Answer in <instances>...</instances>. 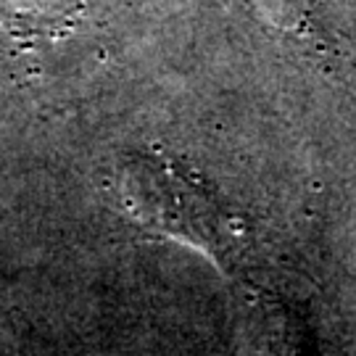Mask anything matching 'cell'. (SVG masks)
Wrapping results in <instances>:
<instances>
[{
    "mask_svg": "<svg viewBox=\"0 0 356 356\" xmlns=\"http://www.w3.org/2000/svg\"><path fill=\"white\" fill-rule=\"evenodd\" d=\"M116 195L129 216L156 235L185 243L232 275L248 238L243 219L193 166L164 153H127L114 172Z\"/></svg>",
    "mask_w": 356,
    "mask_h": 356,
    "instance_id": "cell-1",
    "label": "cell"
},
{
    "mask_svg": "<svg viewBox=\"0 0 356 356\" xmlns=\"http://www.w3.org/2000/svg\"><path fill=\"white\" fill-rule=\"evenodd\" d=\"M254 3L272 26L304 35L309 29L317 0H254Z\"/></svg>",
    "mask_w": 356,
    "mask_h": 356,
    "instance_id": "cell-2",
    "label": "cell"
}]
</instances>
